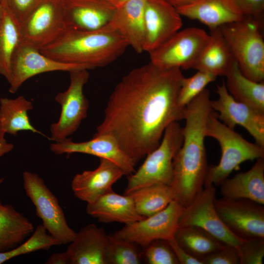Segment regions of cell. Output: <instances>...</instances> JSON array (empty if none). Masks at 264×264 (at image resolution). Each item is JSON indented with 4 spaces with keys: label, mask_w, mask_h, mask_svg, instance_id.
<instances>
[{
    "label": "cell",
    "mask_w": 264,
    "mask_h": 264,
    "mask_svg": "<svg viewBox=\"0 0 264 264\" xmlns=\"http://www.w3.org/2000/svg\"><path fill=\"white\" fill-rule=\"evenodd\" d=\"M180 69L151 62L126 74L110 95L94 135L114 137L136 165L159 145L167 127L184 119L178 103Z\"/></svg>",
    "instance_id": "obj_1"
},
{
    "label": "cell",
    "mask_w": 264,
    "mask_h": 264,
    "mask_svg": "<svg viewBox=\"0 0 264 264\" xmlns=\"http://www.w3.org/2000/svg\"><path fill=\"white\" fill-rule=\"evenodd\" d=\"M205 88L185 107L183 140L173 160L171 186L175 200L186 207L203 188L208 169L204 139L208 116L213 110Z\"/></svg>",
    "instance_id": "obj_2"
},
{
    "label": "cell",
    "mask_w": 264,
    "mask_h": 264,
    "mask_svg": "<svg viewBox=\"0 0 264 264\" xmlns=\"http://www.w3.org/2000/svg\"><path fill=\"white\" fill-rule=\"evenodd\" d=\"M128 46L118 33L106 26L94 31L66 29L55 41L39 50L56 61L92 69L112 63Z\"/></svg>",
    "instance_id": "obj_3"
},
{
    "label": "cell",
    "mask_w": 264,
    "mask_h": 264,
    "mask_svg": "<svg viewBox=\"0 0 264 264\" xmlns=\"http://www.w3.org/2000/svg\"><path fill=\"white\" fill-rule=\"evenodd\" d=\"M205 136L218 142L221 154L217 165L208 167L204 186L220 185L233 171L239 170L242 162L264 158V147L248 141L227 127L213 110L206 122Z\"/></svg>",
    "instance_id": "obj_4"
},
{
    "label": "cell",
    "mask_w": 264,
    "mask_h": 264,
    "mask_svg": "<svg viewBox=\"0 0 264 264\" xmlns=\"http://www.w3.org/2000/svg\"><path fill=\"white\" fill-rule=\"evenodd\" d=\"M260 20L244 18L220 27L241 72L257 82L264 79V41Z\"/></svg>",
    "instance_id": "obj_5"
},
{
    "label": "cell",
    "mask_w": 264,
    "mask_h": 264,
    "mask_svg": "<svg viewBox=\"0 0 264 264\" xmlns=\"http://www.w3.org/2000/svg\"><path fill=\"white\" fill-rule=\"evenodd\" d=\"M183 140L182 128L178 122L166 129L158 146L148 154L138 169L128 176L124 195L156 184L171 185L173 160Z\"/></svg>",
    "instance_id": "obj_6"
},
{
    "label": "cell",
    "mask_w": 264,
    "mask_h": 264,
    "mask_svg": "<svg viewBox=\"0 0 264 264\" xmlns=\"http://www.w3.org/2000/svg\"><path fill=\"white\" fill-rule=\"evenodd\" d=\"M22 178L26 195L34 205L42 225L60 244L69 243L76 232L68 224L57 198L36 173L25 171Z\"/></svg>",
    "instance_id": "obj_7"
},
{
    "label": "cell",
    "mask_w": 264,
    "mask_h": 264,
    "mask_svg": "<svg viewBox=\"0 0 264 264\" xmlns=\"http://www.w3.org/2000/svg\"><path fill=\"white\" fill-rule=\"evenodd\" d=\"M69 73L70 84L67 89L55 97L61 107L58 121L50 126V139L55 142L68 138L78 130L87 117L89 107L88 101L83 92L89 77L88 70H76Z\"/></svg>",
    "instance_id": "obj_8"
},
{
    "label": "cell",
    "mask_w": 264,
    "mask_h": 264,
    "mask_svg": "<svg viewBox=\"0 0 264 264\" xmlns=\"http://www.w3.org/2000/svg\"><path fill=\"white\" fill-rule=\"evenodd\" d=\"M209 34L197 27L179 30L149 53L150 62L165 69L194 68Z\"/></svg>",
    "instance_id": "obj_9"
},
{
    "label": "cell",
    "mask_w": 264,
    "mask_h": 264,
    "mask_svg": "<svg viewBox=\"0 0 264 264\" xmlns=\"http://www.w3.org/2000/svg\"><path fill=\"white\" fill-rule=\"evenodd\" d=\"M216 194L214 185L204 186L192 201L183 207L178 227H198L223 243L237 248L244 240L234 235L221 220L215 208Z\"/></svg>",
    "instance_id": "obj_10"
},
{
    "label": "cell",
    "mask_w": 264,
    "mask_h": 264,
    "mask_svg": "<svg viewBox=\"0 0 264 264\" xmlns=\"http://www.w3.org/2000/svg\"><path fill=\"white\" fill-rule=\"evenodd\" d=\"M21 27L25 44L40 50L53 43L66 29L61 0H41Z\"/></svg>",
    "instance_id": "obj_11"
},
{
    "label": "cell",
    "mask_w": 264,
    "mask_h": 264,
    "mask_svg": "<svg viewBox=\"0 0 264 264\" xmlns=\"http://www.w3.org/2000/svg\"><path fill=\"white\" fill-rule=\"evenodd\" d=\"M215 208L222 222L234 235L244 240L264 239L263 205L246 199H216Z\"/></svg>",
    "instance_id": "obj_12"
},
{
    "label": "cell",
    "mask_w": 264,
    "mask_h": 264,
    "mask_svg": "<svg viewBox=\"0 0 264 264\" xmlns=\"http://www.w3.org/2000/svg\"><path fill=\"white\" fill-rule=\"evenodd\" d=\"M183 209L174 199L159 212L126 224L112 235L143 248L155 240H168L174 237Z\"/></svg>",
    "instance_id": "obj_13"
},
{
    "label": "cell",
    "mask_w": 264,
    "mask_h": 264,
    "mask_svg": "<svg viewBox=\"0 0 264 264\" xmlns=\"http://www.w3.org/2000/svg\"><path fill=\"white\" fill-rule=\"evenodd\" d=\"M218 98L210 101L218 119L234 130L237 125L243 127L253 137L256 143L264 147V113L236 100L228 92L223 80L217 87Z\"/></svg>",
    "instance_id": "obj_14"
},
{
    "label": "cell",
    "mask_w": 264,
    "mask_h": 264,
    "mask_svg": "<svg viewBox=\"0 0 264 264\" xmlns=\"http://www.w3.org/2000/svg\"><path fill=\"white\" fill-rule=\"evenodd\" d=\"M79 69H89L84 66L56 61L22 42L12 58L9 91L15 93L26 81L39 74L54 71L69 72Z\"/></svg>",
    "instance_id": "obj_15"
},
{
    "label": "cell",
    "mask_w": 264,
    "mask_h": 264,
    "mask_svg": "<svg viewBox=\"0 0 264 264\" xmlns=\"http://www.w3.org/2000/svg\"><path fill=\"white\" fill-rule=\"evenodd\" d=\"M181 16L166 0H146L144 51L149 53L178 31L182 25Z\"/></svg>",
    "instance_id": "obj_16"
},
{
    "label": "cell",
    "mask_w": 264,
    "mask_h": 264,
    "mask_svg": "<svg viewBox=\"0 0 264 264\" xmlns=\"http://www.w3.org/2000/svg\"><path fill=\"white\" fill-rule=\"evenodd\" d=\"M50 149L56 154L82 153L110 160L118 166L125 175L129 176L135 172L136 165L115 139L108 134H94L91 139L81 142H75L68 138L51 144Z\"/></svg>",
    "instance_id": "obj_17"
},
{
    "label": "cell",
    "mask_w": 264,
    "mask_h": 264,
    "mask_svg": "<svg viewBox=\"0 0 264 264\" xmlns=\"http://www.w3.org/2000/svg\"><path fill=\"white\" fill-rule=\"evenodd\" d=\"M66 29L94 31L105 27L116 7L109 0H61Z\"/></svg>",
    "instance_id": "obj_18"
},
{
    "label": "cell",
    "mask_w": 264,
    "mask_h": 264,
    "mask_svg": "<svg viewBox=\"0 0 264 264\" xmlns=\"http://www.w3.org/2000/svg\"><path fill=\"white\" fill-rule=\"evenodd\" d=\"M124 173L114 162L100 158L99 166L93 170L76 174L71 181V189L76 197L90 204L112 190V185Z\"/></svg>",
    "instance_id": "obj_19"
},
{
    "label": "cell",
    "mask_w": 264,
    "mask_h": 264,
    "mask_svg": "<svg viewBox=\"0 0 264 264\" xmlns=\"http://www.w3.org/2000/svg\"><path fill=\"white\" fill-rule=\"evenodd\" d=\"M146 0H129L116 7L106 25L118 33L137 53L144 51Z\"/></svg>",
    "instance_id": "obj_20"
},
{
    "label": "cell",
    "mask_w": 264,
    "mask_h": 264,
    "mask_svg": "<svg viewBox=\"0 0 264 264\" xmlns=\"http://www.w3.org/2000/svg\"><path fill=\"white\" fill-rule=\"evenodd\" d=\"M109 235L94 224L81 228L66 250L70 264H107Z\"/></svg>",
    "instance_id": "obj_21"
},
{
    "label": "cell",
    "mask_w": 264,
    "mask_h": 264,
    "mask_svg": "<svg viewBox=\"0 0 264 264\" xmlns=\"http://www.w3.org/2000/svg\"><path fill=\"white\" fill-rule=\"evenodd\" d=\"M86 212L103 223L116 222L126 225L145 218L138 214L129 195H121L112 190L87 204Z\"/></svg>",
    "instance_id": "obj_22"
},
{
    "label": "cell",
    "mask_w": 264,
    "mask_h": 264,
    "mask_svg": "<svg viewBox=\"0 0 264 264\" xmlns=\"http://www.w3.org/2000/svg\"><path fill=\"white\" fill-rule=\"evenodd\" d=\"M223 198L246 199L264 204V159L260 158L248 171L226 178L220 185Z\"/></svg>",
    "instance_id": "obj_23"
},
{
    "label": "cell",
    "mask_w": 264,
    "mask_h": 264,
    "mask_svg": "<svg viewBox=\"0 0 264 264\" xmlns=\"http://www.w3.org/2000/svg\"><path fill=\"white\" fill-rule=\"evenodd\" d=\"M176 10L181 16L197 20L210 30L244 18L225 0H198Z\"/></svg>",
    "instance_id": "obj_24"
},
{
    "label": "cell",
    "mask_w": 264,
    "mask_h": 264,
    "mask_svg": "<svg viewBox=\"0 0 264 264\" xmlns=\"http://www.w3.org/2000/svg\"><path fill=\"white\" fill-rule=\"evenodd\" d=\"M210 30L209 39L194 69L206 72L216 77L225 76L235 59L220 28Z\"/></svg>",
    "instance_id": "obj_25"
},
{
    "label": "cell",
    "mask_w": 264,
    "mask_h": 264,
    "mask_svg": "<svg viewBox=\"0 0 264 264\" xmlns=\"http://www.w3.org/2000/svg\"><path fill=\"white\" fill-rule=\"evenodd\" d=\"M0 74L9 83L14 54L22 41L21 23L5 0H0Z\"/></svg>",
    "instance_id": "obj_26"
},
{
    "label": "cell",
    "mask_w": 264,
    "mask_h": 264,
    "mask_svg": "<svg viewBox=\"0 0 264 264\" xmlns=\"http://www.w3.org/2000/svg\"><path fill=\"white\" fill-rule=\"evenodd\" d=\"M33 109L32 103L23 96L0 98V140L6 133L15 135L23 131L44 135L30 122L27 112Z\"/></svg>",
    "instance_id": "obj_27"
},
{
    "label": "cell",
    "mask_w": 264,
    "mask_h": 264,
    "mask_svg": "<svg viewBox=\"0 0 264 264\" xmlns=\"http://www.w3.org/2000/svg\"><path fill=\"white\" fill-rule=\"evenodd\" d=\"M33 231L29 219L0 198V252L17 246Z\"/></svg>",
    "instance_id": "obj_28"
},
{
    "label": "cell",
    "mask_w": 264,
    "mask_h": 264,
    "mask_svg": "<svg viewBox=\"0 0 264 264\" xmlns=\"http://www.w3.org/2000/svg\"><path fill=\"white\" fill-rule=\"evenodd\" d=\"M228 92L237 101L264 113V83L254 81L241 72L235 60L225 75Z\"/></svg>",
    "instance_id": "obj_29"
},
{
    "label": "cell",
    "mask_w": 264,
    "mask_h": 264,
    "mask_svg": "<svg viewBox=\"0 0 264 264\" xmlns=\"http://www.w3.org/2000/svg\"><path fill=\"white\" fill-rule=\"evenodd\" d=\"M128 195L132 198L138 214L144 218L163 210L175 199V197L171 186L162 184L144 187Z\"/></svg>",
    "instance_id": "obj_30"
},
{
    "label": "cell",
    "mask_w": 264,
    "mask_h": 264,
    "mask_svg": "<svg viewBox=\"0 0 264 264\" xmlns=\"http://www.w3.org/2000/svg\"><path fill=\"white\" fill-rule=\"evenodd\" d=\"M174 238L189 254L202 262L204 258L226 245L203 230L194 226L178 227Z\"/></svg>",
    "instance_id": "obj_31"
},
{
    "label": "cell",
    "mask_w": 264,
    "mask_h": 264,
    "mask_svg": "<svg viewBox=\"0 0 264 264\" xmlns=\"http://www.w3.org/2000/svg\"><path fill=\"white\" fill-rule=\"evenodd\" d=\"M60 244L42 224L40 225L25 242L11 249L0 252V264L22 255L40 250H48L52 246Z\"/></svg>",
    "instance_id": "obj_32"
},
{
    "label": "cell",
    "mask_w": 264,
    "mask_h": 264,
    "mask_svg": "<svg viewBox=\"0 0 264 264\" xmlns=\"http://www.w3.org/2000/svg\"><path fill=\"white\" fill-rule=\"evenodd\" d=\"M142 252L136 244L109 235L106 252L107 264H140L142 262Z\"/></svg>",
    "instance_id": "obj_33"
},
{
    "label": "cell",
    "mask_w": 264,
    "mask_h": 264,
    "mask_svg": "<svg viewBox=\"0 0 264 264\" xmlns=\"http://www.w3.org/2000/svg\"><path fill=\"white\" fill-rule=\"evenodd\" d=\"M216 78L210 73L199 70L189 77H183L178 96L179 106L184 109L206 88L209 84L214 81Z\"/></svg>",
    "instance_id": "obj_34"
},
{
    "label": "cell",
    "mask_w": 264,
    "mask_h": 264,
    "mask_svg": "<svg viewBox=\"0 0 264 264\" xmlns=\"http://www.w3.org/2000/svg\"><path fill=\"white\" fill-rule=\"evenodd\" d=\"M142 255L148 264H179L167 240L153 241L143 247Z\"/></svg>",
    "instance_id": "obj_35"
},
{
    "label": "cell",
    "mask_w": 264,
    "mask_h": 264,
    "mask_svg": "<svg viewBox=\"0 0 264 264\" xmlns=\"http://www.w3.org/2000/svg\"><path fill=\"white\" fill-rule=\"evenodd\" d=\"M240 264H262L264 257V239L244 240L237 248Z\"/></svg>",
    "instance_id": "obj_36"
},
{
    "label": "cell",
    "mask_w": 264,
    "mask_h": 264,
    "mask_svg": "<svg viewBox=\"0 0 264 264\" xmlns=\"http://www.w3.org/2000/svg\"><path fill=\"white\" fill-rule=\"evenodd\" d=\"M232 8L243 18L260 20L264 11V0H225Z\"/></svg>",
    "instance_id": "obj_37"
},
{
    "label": "cell",
    "mask_w": 264,
    "mask_h": 264,
    "mask_svg": "<svg viewBox=\"0 0 264 264\" xmlns=\"http://www.w3.org/2000/svg\"><path fill=\"white\" fill-rule=\"evenodd\" d=\"M203 264H240L237 248L225 245L202 260Z\"/></svg>",
    "instance_id": "obj_38"
},
{
    "label": "cell",
    "mask_w": 264,
    "mask_h": 264,
    "mask_svg": "<svg viewBox=\"0 0 264 264\" xmlns=\"http://www.w3.org/2000/svg\"><path fill=\"white\" fill-rule=\"evenodd\" d=\"M21 23L40 2L41 0H5Z\"/></svg>",
    "instance_id": "obj_39"
},
{
    "label": "cell",
    "mask_w": 264,
    "mask_h": 264,
    "mask_svg": "<svg viewBox=\"0 0 264 264\" xmlns=\"http://www.w3.org/2000/svg\"><path fill=\"white\" fill-rule=\"evenodd\" d=\"M167 241L173 250L179 264H203L202 261L192 256L180 246L174 237Z\"/></svg>",
    "instance_id": "obj_40"
},
{
    "label": "cell",
    "mask_w": 264,
    "mask_h": 264,
    "mask_svg": "<svg viewBox=\"0 0 264 264\" xmlns=\"http://www.w3.org/2000/svg\"><path fill=\"white\" fill-rule=\"evenodd\" d=\"M45 263L46 264H70V260L66 251L58 252L50 255Z\"/></svg>",
    "instance_id": "obj_41"
},
{
    "label": "cell",
    "mask_w": 264,
    "mask_h": 264,
    "mask_svg": "<svg viewBox=\"0 0 264 264\" xmlns=\"http://www.w3.org/2000/svg\"><path fill=\"white\" fill-rule=\"evenodd\" d=\"M13 149V144L7 142L5 138L0 140V157L11 152Z\"/></svg>",
    "instance_id": "obj_42"
},
{
    "label": "cell",
    "mask_w": 264,
    "mask_h": 264,
    "mask_svg": "<svg viewBox=\"0 0 264 264\" xmlns=\"http://www.w3.org/2000/svg\"><path fill=\"white\" fill-rule=\"evenodd\" d=\"M176 9L190 4L198 0H166Z\"/></svg>",
    "instance_id": "obj_43"
},
{
    "label": "cell",
    "mask_w": 264,
    "mask_h": 264,
    "mask_svg": "<svg viewBox=\"0 0 264 264\" xmlns=\"http://www.w3.org/2000/svg\"><path fill=\"white\" fill-rule=\"evenodd\" d=\"M115 7L119 6L129 0H109Z\"/></svg>",
    "instance_id": "obj_44"
},
{
    "label": "cell",
    "mask_w": 264,
    "mask_h": 264,
    "mask_svg": "<svg viewBox=\"0 0 264 264\" xmlns=\"http://www.w3.org/2000/svg\"><path fill=\"white\" fill-rule=\"evenodd\" d=\"M4 181V178H0V185Z\"/></svg>",
    "instance_id": "obj_45"
},
{
    "label": "cell",
    "mask_w": 264,
    "mask_h": 264,
    "mask_svg": "<svg viewBox=\"0 0 264 264\" xmlns=\"http://www.w3.org/2000/svg\"><path fill=\"white\" fill-rule=\"evenodd\" d=\"M1 2H0V16L1 14Z\"/></svg>",
    "instance_id": "obj_46"
}]
</instances>
